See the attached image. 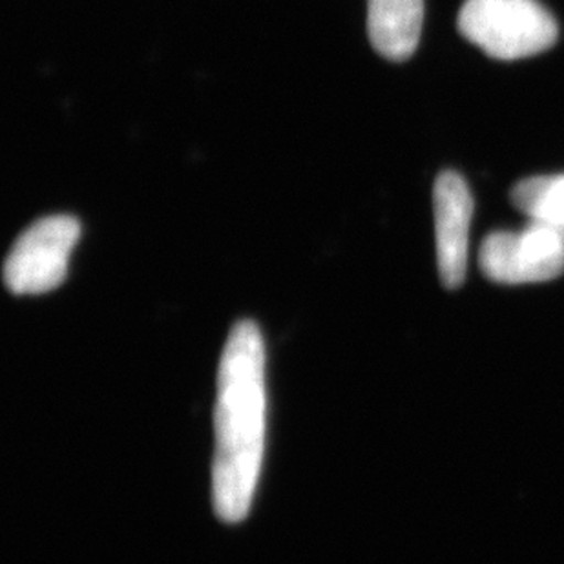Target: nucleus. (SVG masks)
Segmentation results:
<instances>
[{
  "mask_svg": "<svg viewBox=\"0 0 564 564\" xmlns=\"http://www.w3.org/2000/svg\"><path fill=\"white\" fill-rule=\"evenodd\" d=\"M79 236V221L66 214L39 219L28 227L6 256L8 291L26 296L59 288L68 274L69 256Z\"/></svg>",
  "mask_w": 564,
  "mask_h": 564,
  "instance_id": "nucleus-3",
  "label": "nucleus"
},
{
  "mask_svg": "<svg viewBox=\"0 0 564 564\" xmlns=\"http://www.w3.org/2000/svg\"><path fill=\"white\" fill-rule=\"evenodd\" d=\"M480 269L505 285L543 283L564 272V236L532 221L521 230H499L480 247Z\"/></svg>",
  "mask_w": 564,
  "mask_h": 564,
  "instance_id": "nucleus-4",
  "label": "nucleus"
},
{
  "mask_svg": "<svg viewBox=\"0 0 564 564\" xmlns=\"http://www.w3.org/2000/svg\"><path fill=\"white\" fill-rule=\"evenodd\" d=\"M435 236L441 280L447 289H458L468 269L469 227L474 197L457 172H444L433 188Z\"/></svg>",
  "mask_w": 564,
  "mask_h": 564,
  "instance_id": "nucleus-5",
  "label": "nucleus"
},
{
  "mask_svg": "<svg viewBox=\"0 0 564 564\" xmlns=\"http://www.w3.org/2000/svg\"><path fill=\"white\" fill-rule=\"evenodd\" d=\"M511 199L532 221L550 225L564 236V174L524 180L513 188Z\"/></svg>",
  "mask_w": 564,
  "mask_h": 564,
  "instance_id": "nucleus-7",
  "label": "nucleus"
},
{
  "mask_svg": "<svg viewBox=\"0 0 564 564\" xmlns=\"http://www.w3.org/2000/svg\"><path fill=\"white\" fill-rule=\"evenodd\" d=\"M458 30L494 59L532 57L554 46L557 22L538 0H466Z\"/></svg>",
  "mask_w": 564,
  "mask_h": 564,
  "instance_id": "nucleus-2",
  "label": "nucleus"
},
{
  "mask_svg": "<svg viewBox=\"0 0 564 564\" xmlns=\"http://www.w3.org/2000/svg\"><path fill=\"white\" fill-rule=\"evenodd\" d=\"M265 416V346L258 325L243 319L225 344L214 410L213 505L229 524L251 511L263 463Z\"/></svg>",
  "mask_w": 564,
  "mask_h": 564,
  "instance_id": "nucleus-1",
  "label": "nucleus"
},
{
  "mask_svg": "<svg viewBox=\"0 0 564 564\" xmlns=\"http://www.w3.org/2000/svg\"><path fill=\"white\" fill-rule=\"evenodd\" d=\"M424 0H368L369 39L389 61L410 59L421 41Z\"/></svg>",
  "mask_w": 564,
  "mask_h": 564,
  "instance_id": "nucleus-6",
  "label": "nucleus"
}]
</instances>
